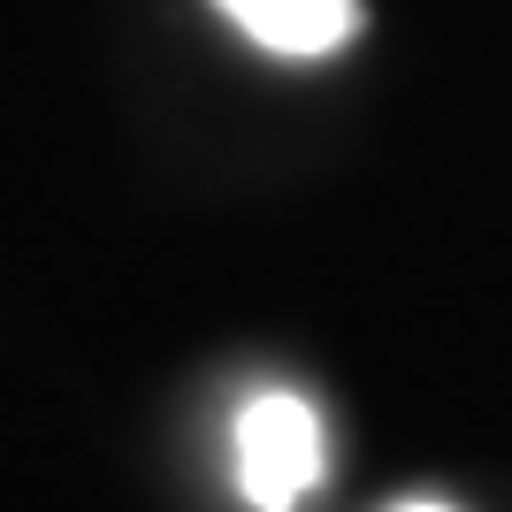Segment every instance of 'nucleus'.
<instances>
[{"instance_id": "obj_1", "label": "nucleus", "mask_w": 512, "mask_h": 512, "mask_svg": "<svg viewBox=\"0 0 512 512\" xmlns=\"http://www.w3.org/2000/svg\"><path fill=\"white\" fill-rule=\"evenodd\" d=\"M321 482V421L299 390H260L237 413V490L253 512H299Z\"/></svg>"}, {"instance_id": "obj_2", "label": "nucleus", "mask_w": 512, "mask_h": 512, "mask_svg": "<svg viewBox=\"0 0 512 512\" xmlns=\"http://www.w3.org/2000/svg\"><path fill=\"white\" fill-rule=\"evenodd\" d=\"M214 8L253 46L291 54V62H321L360 39V0H214Z\"/></svg>"}, {"instance_id": "obj_3", "label": "nucleus", "mask_w": 512, "mask_h": 512, "mask_svg": "<svg viewBox=\"0 0 512 512\" xmlns=\"http://www.w3.org/2000/svg\"><path fill=\"white\" fill-rule=\"evenodd\" d=\"M398 512H451V505H398Z\"/></svg>"}]
</instances>
